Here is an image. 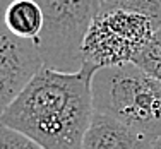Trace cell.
Returning <instances> with one entry per match:
<instances>
[{
  "label": "cell",
  "mask_w": 161,
  "mask_h": 149,
  "mask_svg": "<svg viewBox=\"0 0 161 149\" xmlns=\"http://www.w3.org/2000/svg\"><path fill=\"white\" fill-rule=\"evenodd\" d=\"M43 29L34 40L43 67L74 74L84 65L82 45L101 0H36Z\"/></svg>",
  "instance_id": "cell-4"
},
{
  "label": "cell",
  "mask_w": 161,
  "mask_h": 149,
  "mask_svg": "<svg viewBox=\"0 0 161 149\" xmlns=\"http://www.w3.org/2000/svg\"><path fill=\"white\" fill-rule=\"evenodd\" d=\"M159 28L161 0H101L84 38V63H134Z\"/></svg>",
  "instance_id": "cell-2"
},
{
  "label": "cell",
  "mask_w": 161,
  "mask_h": 149,
  "mask_svg": "<svg viewBox=\"0 0 161 149\" xmlns=\"http://www.w3.org/2000/svg\"><path fill=\"white\" fill-rule=\"evenodd\" d=\"M10 2H14V0H0V22H3V12H5Z\"/></svg>",
  "instance_id": "cell-10"
},
{
  "label": "cell",
  "mask_w": 161,
  "mask_h": 149,
  "mask_svg": "<svg viewBox=\"0 0 161 149\" xmlns=\"http://www.w3.org/2000/svg\"><path fill=\"white\" fill-rule=\"evenodd\" d=\"M136 65H139L149 75L161 81V28L154 33L153 40L144 48V52L137 57Z\"/></svg>",
  "instance_id": "cell-8"
},
{
  "label": "cell",
  "mask_w": 161,
  "mask_h": 149,
  "mask_svg": "<svg viewBox=\"0 0 161 149\" xmlns=\"http://www.w3.org/2000/svg\"><path fill=\"white\" fill-rule=\"evenodd\" d=\"M154 149H161V137L158 141H156V144H154Z\"/></svg>",
  "instance_id": "cell-11"
},
{
  "label": "cell",
  "mask_w": 161,
  "mask_h": 149,
  "mask_svg": "<svg viewBox=\"0 0 161 149\" xmlns=\"http://www.w3.org/2000/svg\"><path fill=\"white\" fill-rule=\"evenodd\" d=\"M93 108L134 130L161 137V81L136 63L101 67L91 81Z\"/></svg>",
  "instance_id": "cell-3"
},
{
  "label": "cell",
  "mask_w": 161,
  "mask_h": 149,
  "mask_svg": "<svg viewBox=\"0 0 161 149\" xmlns=\"http://www.w3.org/2000/svg\"><path fill=\"white\" fill-rule=\"evenodd\" d=\"M0 149H45L24 132L0 124Z\"/></svg>",
  "instance_id": "cell-9"
},
{
  "label": "cell",
  "mask_w": 161,
  "mask_h": 149,
  "mask_svg": "<svg viewBox=\"0 0 161 149\" xmlns=\"http://www.w3.org/2000/svg\"><path fill=\"white\" fill-rule=\"evenodd\" d=\"M43 10L36 0H14L3 12V26L21 40L34 41L43 29Z\"/></svg>",
  "instance_id": "cell-7"
},
{
  "label": "cell",
  "mask_w": 161,
  "mask_h": 149,
  "mask_svg": "<svg viewBox=\"0 0 161 149\" xmlns=\"http://www.w3.org/2000/svg\"><path fill=\"white\" fill-rule=\"evenodd\" d=\"M41 67L43 62L34 41L14 36L0 22V118Z\"/></svg>",
  "instance_id": "cell-5"
},
{
  "label": "cell",
  "mask_w": 161,
  "mask_h": 149,
  "mask_svg": "<svg viewBox=\"0 0 161 149\" xmlns=\"http://www.w3.org/2000/svg\"><path fill=\"white\" fill-rule=\"evenodd\" d=\"M156 137L141 134L115 118L94 112L80 149H154Z\"/></svg>",
  "instance_id": "cell-6"
},
{
  "label": "cell",
  "mask_w": 161,
  "mask_h": 149,
  "mask_svg": "<svg viewBox=\"0 0 161 149\" xmlns=\"http://www.w3.org/2000/svg\"><path fill=\"white\" fill-rule=\"evenodd\" d=\"M96 70L91 63L74 74L41 67L0 124L24 132L45 149H80L94 115L91 81Z\"/></svg>",
  "instance_id": "cell-1"
}]
</instances>
